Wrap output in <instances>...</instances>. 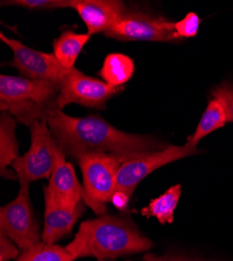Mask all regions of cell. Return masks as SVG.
<instances>
[{
	"instance_id": "obj_15",
	"label": "cell",
	"mask_w": 233,
	"mask_h": 261,
	"mask_svg": "<svg viewBox=\"0 0 233 261\" xmlns=\"http://www.w3.org/2000/svg\"><path fill=\"white\" fill-rule=\"evenodd\" d=\"M228 122V114L224 105L213 97L205 109V111L197 125L195 133L187 138V143L197 147L198 143L207 135L223 127Z\"/></svg>"
},
{
	"instance_id": "obj_19",
	"label": "cell",
	"mask_w": 233,
	"mask_h": 261,
	"mask_svg": "<svg viewBox=\"0 0 233 261\" xmlns=\"http://www.w3.org/2000/svg\"><path fill=\"white\" fill-rule=\"evenodd\" d=\"M75 258L66 250L56 244L40 242L34 247L22 251L17 261H74Z\"/></svg>"
},
{
	"instance_id": "obj_9",
	"label": "cell",
	"mask_w": 233,
	"mask_h": 261,
	"mask_svg": "<svg viewBox=\"0 0 233 261\" xmlns=\"http://www.w3.org/2000/svg\"><path fill=\"white\" fill-rule=\"evenodd\" d=\"M122 89L123 87L110 86L73 67L60 83L57 108L62 111L63 108L70 103H77L86 108L105 109L106 102Z\"/></svg>"
},
{
	"instance_id": "obj_24",
	"label": "cell",
	"mask_w": 233,
	"mask_h": 261,
	"mask_svg": "<svg viewBox=\"0 0 233 261\" xmlns=\"http://www.w3.org/2000/svg\"><path fill=\"white\" fill-rule=\"evenodd\" d=\"M143 259L144 261H204V260L187 258L183 256H173V255L156 256L154 254H146Z\"/></svg>"
},
{
	"instance_id": "obj_13",
	"label": "cell",
	"mask_w": 233,
	"mask_h": 261,
	"mask_svg": "<svg viewBox=\"0 0 233 261\" xmlns=\"http://www.w3.org/2000/svg\"><path fill=\"white\" fill-rule=\"evenodd\" d=\"M44 200V228L41 234V241L46 244H55L71 232L84 213L86 204L81 202L77 205H67L49 199Z\"/></svg>"
},
{
	"instance_id": "obj_7",
	"label": "cell",
	"mask_w": 233,
	"mask_h": 261,
	"mask_svg": "<svg viewBox=\"0 0 233 261\" xmlns=\"http://www.w3.org/2000/svg\"><path fill=\"white\" fill-rule=\"evenodd\" d=\"M18 195L0 209V233H4L22 251L40 243L38 223L30 199V184L20 183Z\"/></svg>"
},
{
	"instance_id": "obj_1",
	"label": "cell",
	"mask_w": 233,
	"mask_h": 261,
	"mask_svg": "<svg viewBox=\"0 0 233 261\" xmlns=\"http://www.w3.org/2000/svg\"><path fill=\"white\" fill-rule=\"evenodd\" d=\"M46 121L60 149L76 161L89 154H110L124 163L167 146L151 136L122 132L99 115L72 117L55 109Z\"/></svg>"
},
{
	"instance_id": "obj_6",
	"label": "cell",
	"mask_w": 233,
	"mask_h": 261,
	"mask_svg": "<svg viewBox=\"0 0 233 261\" xmlns=\"http://www.w3.org/2000/svg\"><path fill=\"white\" fill-rule=\"evenodd\" d=\"M30 127V149L11 165L19 182L29 184L40 179L49 180L61 150L50 133L46 119L35 121Z\"/></svg>"
},
{
	"instance_id": "obj_12",
	"label": "cell",
	"mask_w": 233,
	"mask_h": 261,
	"mask_svg": "<svg viewBox=\"0 0 233 261\" xmlns=\"http://www.w3.org/2000/svg\"><path fill=\"white\" fill-rule=\"evenodd\" d=\"M72 9L86 24L89 36L105 34L129 10L119 0H74Z\"/></svg>"
},
{
	"instance_id": "obj_21",
	"label": "cell",
	"mask_w": 233,
	"mask_h": 261,
	"mask_svg": "<svg viewBox=\"0 0 233 261\" xmlns=\"http://www.w3.org/2000/svg\"><path fill=\"white\" fill-rule=\"evenodd\" d=\"M202 19L194 12L188 13L182 20L175 22L176 33L180 39L193 38L198 35Z\"/></svg>"
},
{
	"instance_id": "obj_3",
	"label": "cell",
	"mask_w": 233,
	"mask_h": 261,
	"mask_svg": "<svg viewBox=\"0 0 233 261\" xmlns=\"http://www.w3.org/2000/svg\"><path fill=\"white\" fill-rule=\"evenodd\" d=\"M60 83L0 75V110L31 126L57 108Z\"/></svg>"
},
{
	"instance_id": "obj_8",
	"label": "cell",
	"mask_w": 233,
	"mask_h": 261,
	"mask_svg": "<svg viewBox=\"0 0 233 261\" xmlns=\"http://www.w3.org/2000/svg\"><path fill=\"white\" fill-rule=\"evenodd\" d=\"M108 38L120 41L178 42L175 22L142 11L128 10L117 22L105 33Z\"/></svg>"
},
{
	"instance_id": "obj_23",
	"label": "cell",
	"mask_w": 233,
	"mask_h": 261,
	"mask_svg": "<svg viewBox=\"0 0 233 261\" xmlns=\"http://www.w3.org/2000/svg\"><path fill=\"white\" fill-rule=\"evenodd\" d=\"M19 251L11 239L0 233V261H10L17 258Z\"/></svg>"
},
{
	"instance_id": "obj_22",
	"label": "cell",
	"mask_w": 233,
	"mask_h": 261,
	"mask_svg": "<svg viewBox=\"0 0 233 261\" xmlns=\"http://www.w3.org/2000/svg\"><path fill=\"white\" fill-rule=\"evenodd\" d=\"M211 95L224 105L228 114V122H233V83L223 82L211 91Z\"/></svg>"
},
{
	"instance_id": "obj_20",
	"label": "cell",
	"mask_w": 233,
	"mask_h": 261,
	"mask_svg": "<svg viewBox=\"0 0 233 261\" xmlns=\"http://www.w3.org/2000/svg\"><path fill=\"white\" fill-rule=\"evenodd\" d=\"M74 0H13V2H2V5L22 7L34 11L57 10L72 8Z\"/></svg>"
},
{
	"instance_id": "obj_17",
	"label": "cell",
	"mask_w": 233,
	"mask_h": 261,
	"mask_svg": "<svg viewBox=\"0 0 233 261\" xmlns=\"http://www.w3.org/2000/svg\"><path fill=\"white\" fill-rule=\"evenodd\" d=\"M90 37L88 34H76L69 30L64 31L54 41V55L63 66L71 69Z\"/></svg>"
},
{
	"instance_id": "obj_10",
	"label": "cell",
	"mask_w": 233,
	"mask_h": 261,
	"mask_svg": "<svg viewBox=\"0 0 233 261\" xmlns=\"http://www.w3.org/2000/svg\"><path fill=\"white\" fill-rule=\"evenodd\" d=\"M0 40L7 44L14 54L8 65L15 67L20 74L32 80L61 83L70 69L63 66L54 54H47L28 47L18 40L0 34Z\"/></svg>"
},
{
	"instance_id": "obj_14",
	"label": "cell",
	"mask_w": 233,
	"mask_h": 261,
	"mask_svg": "<svg viewBox=\"0 0 233 261\" xmlns=\"http://www.w3.org/2000/svg\"><path fill=\"white\" fill-rule=\"evenodd\" d=\"M16 119L8 112L0 115V173L6 179H18L17 175L8 169L9 165L19 156V144L15 134Z\"/></svg>"
},
{
	"instance_id": "obj_16",
	"label": "cell",
	"mask_w": 233,
	"mask_h": 261,
	"mask_svg": "<svg viewBox=\"0 0 233 261\" xmlns=\"http://www.w3.org/2000/svg\"><path fill=\"white\" fill-rule=\"evenodd\" d=\"M135 71L134 61L122 54H110L105 58L98 75L113 87H122L129 82Z\"/></svg>"
},
{
	"instance_id": "obj_2",
	"label": "cell",
	"mask_w": 233,
	"mask_h": 261,
	"mask_svg": "<svg viewBox=\"0 0 233 261\" xmlns=\"http://www.w3.org/2000/svg\"><path fill=\"white\" fill-rule=\"evenodd\" d=\"M65 248L75 259L106 260L146 252L153 248V243L132 222L103 214L83 222L73 241Z\"/></svg>"
},
{
	"instance_id": "obj_5",
	"label": "cell",
	"mask_w": 233,
	"mask_h": 261,
	"mask_svg": "<svg viewBox=\"0 0 233 261\" xmlns=\"http://www.w3.org/2000/svg\"><path fill=\"white\" fill-rule=\"evenodd\" d=\"M83 173V186L86 193V205L98 215L107 211V203H112L116 188V178L122 162L110 154H89L77 160Z\"/></svg>"
},
{
	"instance_id": "obj_4",
	"label": "cell",
	"mask_w": 233,
	"mask_h": 261,
	"mask_svg": "<svg viewBox=\"0 0 233 261\" xmlns=\"http://www.w3.org/2000/svg\"><path fill=\"white\" fill-rule=\"evenodd\" d=\"M198 153L199 149L197 147L186 142L184 145H167L163 149L122 163L117 173L115 194L112 203L125 205L131 199L137 185L154 170Z\"/></svg>"
},
{
	"instance_id": "obj_18",
	"label": "cell",
	"mask_w": 233,
	"mask_h": 261,
	"mask_svg": "<svg viewBox=\"0 0 233 261\" xmlns=\"http://www.w3.org/2000/svg\"><path fill=\"white\" fill-rule=\"evenodd\" d=\"M181 185L169 187L160 197L152 200L146 207L141 209V214L147 219L156 217L160 224H172L174 222V213L181 197Z\"/></svg>"
},
{
	"instance_id": "obj_11",
	"label": "cell",
	"mask_w": 233,
	"mask_h": 261,
	"mask_svg": "<svg viewBox=\"0 0 233 261\" xmlns=\"http://www.w3.org/2000/svg\"><path fill=\"white\" fill-rule=\"evenodd\" d=\"M44 199L67 205H77L81 202H86L84 186L81 185L76 178L73 165L66 162V156L62 150L58 155L49 183L44 188Z\"/></svg>"
},
{
	"instance_id": "obj_25",
	"label": "cell",
	"mask_w": 233,
	"mask_h": 261,
	"mask_svg": "<svg viewBox=\"0 0 233 261\" xmlns=\"http://www.w3.org/2000/svg\"><path fill=\"white\" fill-rule=\"evenodd\" d=\"M98 261H109V259H106V260H98Z\"/></svg>"
}]
</instances>
